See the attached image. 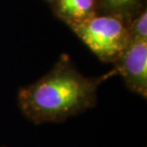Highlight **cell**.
<instances>
[{
    "instance_id": "1",
    "label": "cell",
    "mask_w": 147,
    "mask_h": 147,
    "mask_svg": "<svg viewBox=\"0 0 147 147\" xmlns=\"http://www.w3.org/2000/svg\"><path fill=\"white\" fill-rule=\"evenodd\" d=\"M115 75L114 69L99 76H86L64 54L49 73L34 83L20 88L18 105L24 116L36 124L63 122L95 107L98 87Z\"/></svg>"
},
{
    "instance_id": "2",
    "label": "cell",
    "mask_w": 147,
    "mask_h": 147,
    "mask_svg": "<svg viewBox=\"0 0 147 147\" xmlns=\"http://www.w3.org/2000/svg\"><path fill=\"white\" fill-rule=\"evenodd\" d=\"M69 27L102 62L114 63L130 41L128 24L112 14L95 16Z\"/></svg>"
},
{
    "instance_id": "3",
    "label": "cell",
    "mask_w": 147,
    "mask_h": 147,
    "mask_svg": "<svg viewBox=\"0 0 147 147\" xmlns=\"http://www.w3.org/2000/svg\"><path fill=\"white\" fill-rule=\"evenodd\" d=\"M114 64L115 70L122 76L126 87L146 98L147 39H130Z\"/></svg>"
},
{
    "instance_id": "4",
    "label": "cell",
    "mask_w": 147,
    "mask_h": 147,
    "mask_svg": "<svg viewBox=\"0 0 147 147\" xmlns=\"http://www.w3.org/2000/svg\"><path fill=\"white\" fill-rule=\"evenodd\" d=\"M53 3L55 14L68 26L96 16V0H54Z\"/></svg>"
},
{
    "instance_id": "5",
    "label": "cell",
    "mask_w": 147,
    "mask_h": 147,
    "mask_svg": "<svg viewBox=\"0 0 147 147\" xmlns=\"http://www.w3.org/2000/svg\"><path fill=\"white\" fill-rule=\"evenodd\" d=\"M96 2L112 16L128 19L136 13L140 0H96Z\"/></svg>"
},
{
    "instance_id": "6",
    "label": "cell",
    "mask_w": 147,
    "mask_h": 147,
    "mask_svg": "<svg viewBox=\"0 0 147 147\" xmlns=\"http://www.w3.org/2000/svg\"><path fill=\"white\" fill-rule=\"evenodd\" d=\"M128 24L130 39H147V13L146 9L140 11L137 16L131 17Z\"/></svg>"
},
{
    "instance_id": "7",
    "label": "cell",
    "mask_w": 147,
    "mask_h": 147,
    "mask_svg": "<svg viewBox=\"0 0 147 147\" xmlns=\"http://www.w3.org/2000/svg\"><path fill=\"white\" fill-rule=\"evenodd\" d=\"M47 1H50V2H52V3H53V1H54V0H47Z\"/></svg>"
}]
</instances>
